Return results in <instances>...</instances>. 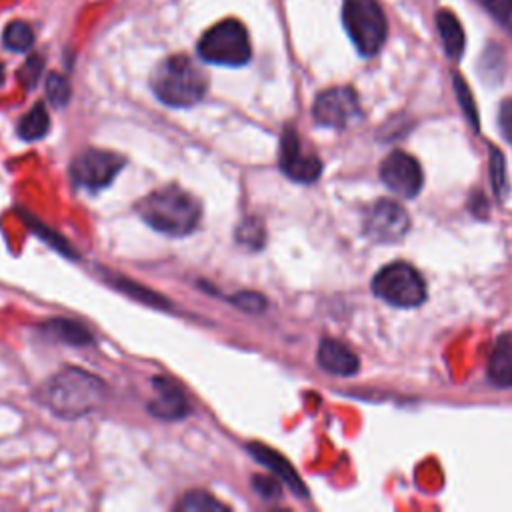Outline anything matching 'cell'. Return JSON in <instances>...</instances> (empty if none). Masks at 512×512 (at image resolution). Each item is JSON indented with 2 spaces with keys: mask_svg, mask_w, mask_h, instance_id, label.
I'll use <instances>...</instances> for the list:
<instances>
[{
  "mask_svg": "<svg viewBox=\"0 0 512 512\" xmlns=\"http://www.w3.org/2000/svg\"><path fill=\"white\" fill-rule=\"evenodd\" d=\"M238 242L248 246V248H260L264 244V226L258 218H246L240 226H238Z\"/></svg>",
  "mask_w": 512,
  "mask_h": 512,
  "instance_id": "44dd1931",
  "label": "cell"
},
{
  "mask_svg": "<svg viewBox=\"0 0 512 512\" xmlns=\"http://www.w3.org/2000/svg\"><path fill=\"white\" fill-rule=\"evenodd\" d=\"M198 54L212 64L244 66L252 54L248 32L238 20H222L202 34Z\"/></svg>",
  "mask_w": 512,
  "mask_h": 512,
  "instance_id": "8992f818",
  "label": "cell"
},
{
  "mask_svg": "<svg viewBox=\"0 0 512 512\" xmlns=\"http://www.w3.org/2000/svg\"><path fill=\"white\" fill-rule=\"evenodd\" d=\"M152 90L164 104L188 108L204 98L208 76L186 54H174L158 64L152 76Z\"/></svg>",
  "mask_w": 512,
  "mask_h": 512,
  "instance_id": "7a4b0ae2",
  "label": "cell"
},
{
  "mask_svg": "<svg viewBox=\"0 0 512 512\" xmlns=\"http://www.w3.org/2000/svg\"><path fill=\"white\" fill-rule=\"evenodd\" d=\"M500 126L504 136L512 142V100H506L500 108Z\"/></svg>",
  "mask_w": 512,
  "mask_h": 512,
  "instance_id": "f1b7e54d",
  "label": "cell"
},
{
  "mask_svg": "<svg viewBox=\"0 0 512 512\" xmlns=\"http://www.w3.org/2000/svg\"><path fill=\"white\" fill-rule=\"evenodd\" d=\"M234 302H236V306H240L248 312H258L264 308V298L254 292H242V294L234 296Z\"/></svg>",
  "mask_w": 512,
  "mask_h": 512,
  "instance_id": "83f0119b",
  "label": "cell"
},
{
  "mask_svg": "<svg viewBox=\"0 0 512 512\" xmlns=\"http://www.w3.org/2000/svg\"><path fill=\"white\" fill-rule=\"evenodd\" d=\"M476 2L482 4L500 22H510V18H512V0H476Z\"/></svg>",
  "mask_w": 512,
  "mask_h": 512,
  "instance_id": "484cf974",
  "label": "cell"
},
{
  "mask_svg": "<svg viewBox=\"0 0 512 512\" xmlns=\"http://www.w3.org/2000/svg\"><path fill=\"white\" fill-rule=\"evenodd\" d=\"M156 398L148 404V410L162 420H178L188 414V400L184 392L168 378H154Z\"/></svg>",
  "mask_w": 512,
  "mask_h": 512,
  "instance_id": "7c38bea8",
  "label": "cell"
},
{
  "mask_svg": "<svg viewBox=\"0 0 512 512\" xmlns=\"http://www.w3.org/2000/svg\"><path fill=\"white\" fill-rule=\"evenodd\" d=\"M254 490L262 498H278L282 492L280 482L274 478H266V476H254Z\"/></svg>",
  "mask_w": 512,
  "mask_h": 512,
  "instance_id": "4316f807",
  "label": "cell"
},
{
  "mask_svg": "<svg viewBox=\"0 0 512 512\" xmlns=\"http://www.w3.org/2000/svg\"><path fill=\"white\" fill-rule=\"evenodd\" d=\"M42 68H44V62H42V58L36 56V54L30 56V58L24 62V66H22L20 72H18V78H20V82H22V86H24L26 90H32V88L36 86V82L40 80Z\"/></svg>",
  "mask_w": 512,
  "mask_h": 512,
  "instance_id": "d4e9b609",
  "label": "cell"
},
{
  "mask_svg": "<svg viewBox=\"0 0 512 512\" xmlns=\"http://www.w3.org/2000/svg\"><path fill=\"white\" fill-rule=\"evenodd\" d=\"M488 380L494 386H512V332L498 336L488 358Z\"/></svg>",
  "mask_w": 512,
  "mask_h": 512,
  "instance_id": "9a60e30c",
  "label": "cell"
},
{
  "mask_svg": "<svg viewBox=\"0 0 512 512\" xmlns=\"http://www.w3.org/2000/svg\"><path fill=\"white\" fill-rule=\"evenodd\" d=\"M280 168L290 180L308 184L320 176L322 162L314 152L304 148L292 128H286L280 138Z\"/></svg>",
  "mask_w": 512,
  "mask_h": 512,
  "instance_id": "8fae6325",
  "label": "cell"
},
{
  "mask_svg": "<svg viewBox=\"0 0 512 512\" xmlns=\"http://www.w3.org/2000/svg\"><path fill=\"white\" fill-rule=\"evenodd\" d=\"M436 24H438V32H440L446 56L452 60H458L462 56L464 44H466L464 30H462L458 18L450 10H438Z\"/></svg>",
  "mask_w": 512,
  "mask_h": 512,
  "instance_id": "2e32d148",
  "label": "cell"
},
{
  "mask_svg": "<svg viewBox=\"0 0 512 512\" xmlns=\"http://www.w3.org/2000/svg\"><path fill=\"white\" fill-rule=\"evenodd\" d=\"M122 166L124 158L120 154L100 148H88L72 160L70 176L78 188L96 192L106 188L116 178Z\"/></svg>",
  "mask_w": 512,
  "mask_h": 512,
  "instance_id": "52a82bcc",
  "label": "cell"
},
{
  "mask_svg": "<svg viewBox=\"0 0 512 512\" xmlns=\"http://www.w3.org/2000/svg\"><path fill=\"white\" fill-rule=\"evenodd\" d=\"M176 510H184V512H218V510H226V506L222 502H218L214 496H210L208 492H188L180 498V502L176 504Z\"/></svg>",
  "mask_w": 512,
  "mask_h": 512,
  "instance_id": "ffe728a7",
  "label": "cell"
},
{
  "mask_svg": "<svg viewBox=\"0 0 512 512\" xmlns=\"http://www.w3.org/2000/svg\"><path fill=\"white\" fill-rule=\"evenodd\" d=\"M2 42L8 50H14V52H24L28 50L32 44H34V30L26 24V22H10L6 28H4V34H2Z\"/></svg>",
  "mask_w": 512,
  "mask_h": 512,
  "instance_id": "d6986e66",
  "label": "cell"
},
{
  "mask_svg": "<svg viewBox=\"0 0 512 512\" xmlns=\"http://www.w3.org/2000/svg\"><path fill=\"white\" fill-rule=\"evenodd\" d=\"M408 212L394 200L382 198L374 202L364 218V234L380 244H394L408 232Z\"/></svg>",
  "mask_w": 512,
  "mask_h": 512,
  "instance_id": "9c48e42d",
  "label": "cell"
},
{
  "mask_svg": "<svg viewBox=\"0 0 512 512\" xmlns=\"http://www.w3.org/2000/svg\"><path fill=\"white\" fill-rule=\"evenodd\" d=\"M50 128V118L44 104H34L18 122V134L24 140H40Z\"/></svg>",
  "mask_w": 512,
  "mask_h": 512,
  "instance_id": "e0dca14e",
  "label": "cell"
},
{
  "mask_svg": "<svg viewBox=\"0 0 512 512\" xmlns=\"http://www.w3.org/2000/svg\"><path fill=\"white\" fill-rule=\"evenodd\" d=\"M490 178H492V188L498 196H504L506 192V164H504V156L498 148L490 146Z\"/></svg>",
  "mask_w": 512,
  "mask_h": 512,
  "instance_id": "7402d4cb",
  "label": "cell"
},
{
  "mask_svg": "<svg viewBox=\"0 0 512 512\" xmlns=\"http://www.w3.org/2000/svg\"><path fill=\"white\" fill-rule=\"evenodd\" d=\"M138 212L148 226L168 236H186L194 232L202 214L198 200L176 186L150 192L140 200Z\"/></svg>",
  "mask_w": 512,
  "mask_h": 512,
  "instance_id": "6da1fadb",
  "label": "cell"
},
{
  "mask_svg": "<svg viewBox=\"0 0 512 512\" xmlns=\"http://www.w3.org/2000/svg\"><path fill=\"white\" fill-rule=\"evenodd\" d=\"M248 450H250V454H252L258 462H262L268 470H272V472L278 476V480H282L296 496H300V498H306V496H308V490H306V486L302 484L300 476L296 474V470L290 466V462H288L282 454H278V452L272 450L270 446H264V444H258V442H252V444L248 446Z\"/></svg>",
  "mask_w": 512,
  "mask_h": 512,
  "instance_id": "5bb4252c",
  "label": "cell"
},
{
  "mask_svg": "<svg viewBox=\"0 0 512 512\" xmlns=\"http://www.w3.org/2000/svg\"><path fill=\"white\" fill-rule=\"evenodd\" d=\"M46 94H48V100L54 104V106H64L70 98V86L66 82L64 76L52 72L46 80Z\"/></svg>",
  "mask_w": 512,
  "mask_h": 512,
  "instance_id": "603a6c76",
  "label": "cell"
},
{
  "mask_svg": "<svg viewBox=\"0 0 512 512\" xmlns=\"http://www.w3.org/2000/svg\"><path fill=\"white\" fill-rule=\"evenodd\" d=\"M454 86H456V96H458V102L466 114V118L470 120V124L474 126V130H478V114H476V108H474V100H472V94L466 86V82L460 78V76H454Z\"/></svg>",
  "mask_w": 512,
  "mask_h": 512,
  "instance_id": "cb8c5ba5",
  "label": "cell"
},
{
  "mask_svg": "<svg viewBox=\"0 0 512 512\" xmlns=\"http://www.w3.org/2000/svg\"><path fill=\"white\" fill-rule=\"evenodd\" d=\"M104 400V382L80 368H66L48 384V404L64 418L84 416L102 406Z\"/></svg>",
  "mask_w": 512,
  "mask_h": 512,
  "instance_id": "3957f363",
  "label": "cell"
},
{
  "mask_svg": "<svg viewBox=\"0 0 512 512\" xmlns=\"http://www.w3.org/2000/svg\"><path fill=\"white\" fill-rule=\"evenodd\" d=\"M372 292L396 308H416L426 300V282L408 262H390L372 278Z\"/></svg>",
  "mask_w": 512,
  "mask_h": 512,
  "instance_id": "5b68a950",
  "label": "cell"
},
{
  "mask_svg": "<svg viewBox=\"0 0 512 512\" xmlns=\"http://www.w3.org/2000/svg\"><path fill=\"white\" fill-rule=\"evenodd\" d=\"M4 84V66H2V62H0V86Z\"/></svg>",
  "mask_w": 512,
  "mask_h": 512,
  "instance_id": "f546056e",
  "label": "cell"
},
{
  "mask_svg": "<svg viewBox=\"0 0 512 512\" xmlns=\"http://www.w3.org/2000/svg\"><path fill=\"white\" fill-rule=\"evenodd\" d=\"M46 328L60 340L68 344H88L90 342V332L76 320H66V318H54L46 324Z\"/></svg>",
  "mask_w": 512,
  "mask_h": 512,
  "instance_id": "ac0fdd59",
  "label": "cell"
},
{
  "mask_svg": "<svg viewBox=\"0 0 512 512\" xmlns=\"http://www.w3.org/2000/svg\"><path fill=\"white\" fill-rule=\"evenodd\" d=\"M316 360L322 370L336 374V376H352L360 368L358 356L346 344L332 340V338H324L320 342Z\"/></svg>",
  "mask_w": 512,
  "mask_h": 512,
  "instance_id": "4fadbf2b",
  "label": "cell"
},
{
  "mask_svg": "<svg viewBox=\"0 0 512 512\" xmlns=\"http://www.w3.org/2000/svg\"><path fill=\"white\" fill-rule=\"evenodd\" d=\"M380 178L388 190L402 198H414L424 184L420 162L402 150H394L382 160Z\"/></svg>",
  "mask_w": 512,
  "mask_h": 512,
  "instance_id": "30bf717a",
  "label": "cell"
},
{
  "mask_svg": "<svg viewBox=\"0 0 512 512\" xmlns=\"http://www.w3.org/2000/svg\"><path fill=\"white\" fill-rule=\"evenodd\" d=\"M342 22L362 56L380 52L388 36V22L378 0H344Z\"/></svg>",
  "mask_w": 512,
  "mask_h": 512,
  "instance_id": "277c9868",
  "label": "cell"
},
{
  "mask_svg": "<svg viewBox=\"0 0 512 512\" xmlns=\"http://www.w3.org/2000/svg\"><path fill=\"white\" fill-rule=\"evenodd\" d=\"M312 116L322 126L342 130L362 116L358 94L350 86L328 88L316 96Z\"/></svg>",
  "mask_w": 512,
  "mask_h": 512,
  "instance_id": "ba28073f",
  "label": "cell"
}]
</instances>
